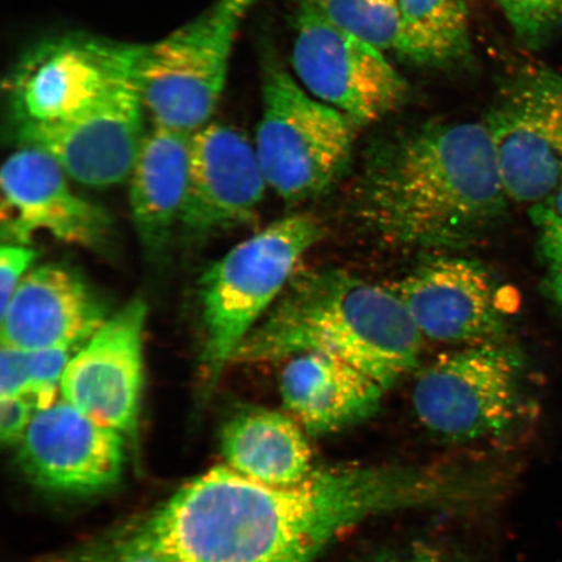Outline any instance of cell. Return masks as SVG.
Masks as SVG:
<instances>
[{
	"instance_id": "cell-1",
	"label": "cell",
	"mask_w": 562,
	"mask_h": 562,
	"mask_svg": "<svg viewBox=\"0 0 562 562\" xmlns=\"http://www.w3.org/2000/svg\"><path fill=\"white\" fill-rule=\"evenodd\" d=\"M449 498L447 477L417 469L334 467L272 487L216 467L103 543L160 562H313L371 517Z\"/></svg>"
},
{
	"instance_id": "cell-2",
	"label": "cell",
	"mask_w": 562,
	"mask_h": 562,
	"mask_svg": "<svg viewBox=\"0 0 562 562\" xmlns=\"http://www.w3.org/2000/svg\"><path fill=\"white\" fill-rule=\"evenodd\" d=\"M509 202L486 125L432 122L372 147L356 211L385 243L453 249L486 236Z\"/></svg>"
},
{
	"instance_id": "cell-3",
	"label": "cell",
	"mask_w": 562,
	"mask_h": 562,
	"mask_svg": "<svg viewBox=\"0 0 562 562\" xmlns=\"http://www.w3.org/2000/svg\"><path fill=\"white\" fill-rule=\"evenodd\" d=\"M422 339L389 288L344 270H314L292 278L232 364L331 356L367 372L386 391L417 368Z\"/></svg>"
},
{
	"instance_id": "cell-4",
	"label": "cell",
	"mask_w": 562,
	"mask_h": 562,
	"mask_svg": "<svg viewBox=\"0 0 562 562\" xmlns=\"http://www.w3.org/2000/svg\"><path fill=\"white\" fill-rule=\"evenodd\" d=\"M322 236L314 216L293 214L237 244L202 273L200 363L207 389L220 381L237 349L290 284L300 259Z\"/></svg>"
},
{
	"instance_id": "cell-5",
	"label": "cell",
	"mask_w": 562,
	"mask_h": 562,
	"mask_svg": "<svg viewBox=\"0 0 562 562\" xmlns=\"http://www.w3.org/2000/svg\"><path fill=\"white\" fill-rule=\"evenodd\" d=\"M262 100L255 146L267 186L290 205L325 193L349 164L357 126L273 61L265 70Z\"/></svg>"
},
{
	"instance_id": "cell-6",
	"label": "cell",
	"mask_w": 562,
	"mask_h": 562,
	"mask_svg": "<svg viewBox=\"0 0 562 562\" xmlns=\"http://www.w3.org/2000/svg\"><path fill=\"white\" fill-rule=\"evenodd\" d=\"M256 0H215L191 23L145 45L138 86L154 125L194 133L210 123L226 87L238 31Z\"/></svg>"
},
{
	"instance_id": "cell-7",
	"label": "cell",
	"mask_w": 562,
	"mask_h": 562,
	"mask_svg": "<svg viewBox=\"0 0 562 562\" xmlns=\"http://www.w3.org/2000/svg\"><path fill=\"white\" fill-rule=\"evenodd\" d=\"M521 358L502 340L472 344L420 372L413 406L422 425L449 440L501 434L521 409Z\"/></svg>"
},
{
	"instance_id": "cell-8",
	"label": "cell",
	"mask_w": 562,
	"mask_h": 562,
	"mask_svg": "<svg viewBox=\"0 0 562 562\" xmlns=\"http://www.w3.org/2000/svg\"><path fill=\"white\" fill-rule=\"evenodd\" d=\"M145 45L66 35L27 52L5 81L13 125L68 121L136 76Z\"/></svg>"
},
{
	"instance_id": "cell-9",
	"label": "cell",
	"mask_w": 562,
	"mask_h": 562,
	"mask_svg": "<svg viewBox=\"0 0 562 562\" xmlns=\"http://www.w3.org/2000/svg\"><path fill=\"white\" fill-rule=\"evenodd\" d=\"M510 202L536 206L562 187V75L527 66L503 80L486 121Z\"/></svg>"
},
{
	"instance_id": "cell-10",
	"label": "cell",
	"mask_w": 562,
	"mask_h": 562,
	"mask_svg": "<svg viewBox=\"0 0 562 562\" xmlns=\"http://www.w3.org/2000/svg\"><path fill=\"white\" fill-rule=\"evenodd\" d=\"M292 66L315 100L346 115L357 128L395 112L407 83L379 48L297 2Z\"/></svg>"
},
{
	"instance_id": "cell-11",
	"label": "cell",
	"mask_w": 562,
	"mask_h": 562,
	"mask_svg": "<svg viewBox=\"0 0 562 562\" xmlns=\"http://www.w3.org/2000/svg\"><path fill=\"white\" fill-rule=\"evenodd\" d=\"M145 114L136 75L81 114L54 124L13 125V136L21 146L47 153L79 184L109 188L131 178L147 135Z\"/></svg>"
},
{
	"instance_id": "cell-12",
	"label": "cell",
	"mask_w": 562,
	"mask_h": 562,
	"mask_svg": "<svg viewBox=\"0 0 562 562\" xmlns=\"http://www.w3.org/2000/svg\"><path fill=\"white\" fill-rule=\"evenodd\" d=\"M18 447L21 472L35 487L52 494H102L124 474L123 435L63 398L35 413Z\"/></svg>"
},
{
	"instance_id": "cell-13",
	"label": "cell",
	"mask_w": 562,
	"mask_h": 562,
	"mask_svg": "<svg viewBox=\"0 0 562 562\" xmlns=\"http://www.w3.org/2000/svg\"><path fill=\"white\" fill-rule=\"evenodd\" d=\"M146 318L139 297L110 315L76 351L60 385L63 400L123 437H135L138 427Z\"/></svg>"
},
{
	"instance_id": "cell-14",
	"label": "cell",
	"mask_w": 562,
	"mask_h": 562,
	"mask_svg": "<svg viewBox=\"0 0 562 562\" xmlns=\"http://www.w3.org/2000/svg\"><path fill=\"white\" fill-rule=\"evenodd\" d=\"M391 290L428 339L469 346L502 340L505 314L495 280L473 259H427Z\"/></svg>"
},
{
	"instance_id": "cell-15",
	"label": "cell",
	"mask_w": 562,
	"mask_h": 562,
	"mask_svg": "<svg viewBox=\"0 0 562 562\" xmlns=\"http://www.w3.org/2000/svg\"><path fill=\"white\" fill-rule=\"evenodd\" d=\"M58 161L33 146H21L4 161L3 238L30 245L35 232L83 248H100L111 234L108 211L77 195Z\"/></svg>"
},
{
	"instance_id": "cell-16",
	"label": "cell",
	"mask_w": 562,
	"mask_h": 562,
	"mask_svg": "<svg viewBox=\"0 0 562 562\" xmlns=\"http://www.w3.org/2000/svg\"><path fill=\"white\" fill-rule=\"evenodd\" d=\"M267 187L256 146L231 126L209 123L192 136L182 234L200 241L245 226L255 220Z\"/></svg>"
},
{
	"instance_id": "cell-17",
	"label": "cell",
	"mask_w": 562,
	"mask_h": 562,
	"mask_svg": "<svg viewBox=\"0 0 562 562\" xmlns=\"http://www.w3.org/2000/svg\"><path fill=\"white\" fill-rule=\"evenodd\" d=\"M0 315L2 344L27 351L79 350L109 318L80 273L61 263L35 267Z\"/></svg>"
},
{
	"instance_id": "cell-18",
	"label": "cell",
	"mask_w": 562,
	"mask_h": 562,
	"mask_svg": "<svg viewBox=\"0 0 562 562\" xmlns=\"http://www.w3.org/2000/svg\"><path fill=\"white\" fill-rule=\"evenodd\" d=\"M288 411L311 434H328L374 416L385 390L340 358L306 353L290 358L280 378Z\"/></svg>"
},
{
	"instance_id": "cell-19",
	"label": "cell",
	"mask_w": 562,
	"mask_h": 562,
	"mask_svg": "<svg viewBox=\"0 0 562 562\" xmlns=\"http://www.w3.org/2000/svg\"><path fill=\"white\" fill-rule=\"evenodd\" d=\"M193 133L154 125L130 181L133 226L146 256H164L178 227L191 172Z\"/></svg>"
},
{
	"instance_id": "cell-20",
	"label": "cell",
	"mask_w": 562,
	"mask_h": 562,
	"mask_svg": "<svg viewBox=\"0 0 562 562\" xmlns=\"http://www.w3.org/2000/svg\"><path fill=\"white\" fill-rule=\"evenodd\" d=\"M221 448L227 467L267 486H296L313 473L312 449L299 422L263 407L229 418Z\"/></svg>"
},
{
	"instance_id": "cell-21",
	"label": "cell",
	"mask_w": 562,
	"mask_h": 562,
	"mask_svg": "<svg viewBox=\"0 0 562 562\" xmlns=\"http://www.w3.org/2000/svg\"><path fill=\"white\" fill-rule=\"evenodd\" d=\"M396 52L427 67H451L472 53L467 0H398Z\"/></svg>"
},
{
	"instance_id": "cell-22",
	"label": "cell",
	"mask_w": 562,
	"mask_h": 562,
	"mask_svg": "<svg viewBox=\"0 0 562 562\" xmlns=\"http://www.w3.org/2000/svg\"><path fill=\"white\" fill-rule=\"evenodd\" d=\"M339 30L379 48L396 50L400 37L398 0H297Z\"/></svg>"
},
{
	"instance_id": "cell-23",
	"label": "cell",
	"mask_w": 562,
	"mask_h": 562,
	"mask_svg": "<svg viewBox=\"0 0 562 562\" xmlns=\"http://www.w3.org/2000/svg\"><path fill=\"white\" fill-rule=\"evenodd\" d=\"M524 45L543 46L562 30V0H492Z\"/></svg>"
},
{
	"instance_id": "cell-24",
	"label": "cell",
	"mask_w": 562,
	"mask_h": 562,
	"mask_svg": "<svg viewBox=\"0 0 562 562\" xmlns=\"http://www.w3.org/2000/svg\"><path fill=\"white\" fill-rule=\"evenodd\" d=\"M76 351L65 347L30 351V396L37 403L38 411L56 402L63 375Z\"/></svg>"
},
{
	"instance_id": "cell-25",
	"label": "cell",
	"mask_w": 562,
	"mask_h": 562,
	"mask_svg": "<svg viewBox=\"0 0 562 562\" xmlns=\"http://www.w3.org/2000/svg\"><path fill=\"white\" fill-rule=\"evenodd\" d=\"M37 258L38 251L30 245L3 244L0 249V314L9 306Z\"/></svg>"
},
{
	"instance_id": "cell-26",
	"label": "cell",
	"mask_w": 562,
	"mask_h": 562,
	"mask_svg": "<svg viewBox=\"0 0 562 562\" xmlns=\"http://www.w3.org/2000/svg\"><path fill=\"white\" fill-rule=\"evenodd\" d=\"M530 209L531 220L540 231L539 244L543 258L562 251V187Z\"/></svg>"
},
{
	"instance_id": "cell-27",
	"label": "cell",
	"mask_w": 562,
	"mask_h": 562,
	"mask_svg": "<svg viewBox=\"0 0 562 562\" xmlns=\"http://www.w3.org/2000/svg\"><path fill=\"white\" fill-rule=\"evenodd\" d=\"M37 403L30 395L2 397L0 402V438L5 446H19L30 428Z\"/></svg>"
},
{
	"instance_id": "cell-28",
	"label": "cell",
	"mask_w": 562,
	"mask_h": 562,
	"mask_svg": "<svg viewBox=\"0 0 562 562\" xmlns=\"http://www.w3.org/2000/svg\"><path fill=\"white\" fill-rule=\"evenodd\" d=\"M30 351L2 344L0 351V398L30 395Z\"/></svg>"
},
{
	"instance_id": "cell-29",
	"label": "cell",
	"mask_w": 562,
	"mask_h": 562,
	"mask_svg": "<svg viewBox=\"0 0 562 562\" xmlns=\"http://www.w3.org/2000/svg\"><path fill=\"white\" fill-rule=\"evenodd\" d=\"M45 562H160L158 559L144 553L121 552L114 548L98 543L89 550L77 551L68 557L52 558Z\"/></svg>"
},
{
	"instance_id": "cell-30",
	"label": "cell",
	"mask_w": 562,
	"mask_h": 562,
	"mask_svg": "<svg viewBox=\"0 0 562 562\" xmlns=\"http://www.w3.org/2000/svg\"><path fill=\"white\" fill-rule=\"evenodd\" d=\"M544 261L548 265L546 292L562 314V251L544 258Z\"/></svg>"
}]
</instances>
